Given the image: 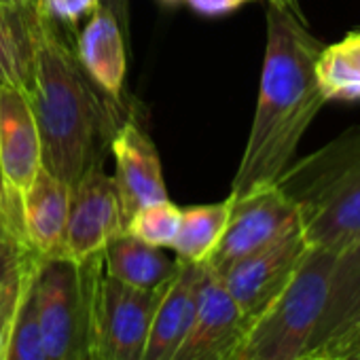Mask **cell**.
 Listing matches in <instances>:
<instances>
[{"instance_id": "cell-1", "label": "cell", "mask_w": 360, "mask_h": 360, "mask_svg": "<svg viewBox=\"0 0 360 360\" xmlns=\"http://www.w3.org/2000/svg\"><path fill=\"white\" fill-rule=\"evenodd\" d=\"M324 45L305 20L286 7L267 5V45L259 100L248 142L231 183V198L276 185L292 163L299 142L324 106L318 58Z\"/></svg>"}, {"instance_id": "cell-2", "label": "cell", "mask_w": 360, "mask_h": 360, "mask_svg": "<svg viewBox=\"0 0 360 360\" xmlns=\"http://www.w3.org/2000/svg\"><path fill=\"white\" fill-rule=\"evenodd\" d=\"M30 106L37 119L43 167L70 187L94 165H104L112 136L127 119L123 102L102 91L70 49L66 32L32 5Z\"/></svg>"}, {"instance_id": "cell-3", "label": "cell", "mask_w": 360, "mask_h": 360, "mask_svg": "<svg viewBox=\"0 0 360 360\" xmlns=\"http://www.w3.org/2000/svg\"><path fill=\"white\" fill-rule=\"evenodd\" d=\"M297 206L311 248L343 255L360 242V127L301 159L276 183Z\"/></svg>"}, {"instance_id": "cell-4", "label": "cell", "mask_w": 360, "mask_h": 360, "mask_svg": "<svg viewBox=\"0 0 360 360\" xmlns=\"http://www.w3.org/2000/svg\"><path fill=\"white\" fill-rule=\"evenodd\" d=\"M337 259L309 246L286 288L246 324L231 360H301L322 318Z\"/></svg>"}, {"instance_id": "cell-5", "label": "cell", "mask_w": 360, "mask_h": 360, "mask_svg": "<svg viewBox=\"0 0 360 360\" xmlns=\"http://www.w3.org/2000/svg\"><path fill=\"white\" fill-rule=\"evenodd\" d=\"M102 255L87 261L39 257L34 269L37 324L47 360H89V337Z\"/></svg>"}, {"instance_id": "cell-6", "label": "cell", "mask_w": 360, "mask_h": 360, "mask_svg": "<svg viewBox=\"0 0 360 360\" xmlns=\"http://www.w3.org/2000/svg\"><path fill=\"white\" fill-rule=\"evenodd\" d=\"M163 288H131L102 271L94 299L89 360H144L148 324Z\"/></svg>"}, {"instance_id": "cell-7", "label": "cell", "mask_w": 360, "mask_h": 360, "mask_svg": "<svg viewBox=\"0 0 360 360\" xmlns=\"http://www.w3.org/2000/svg\"><path fill=\"white\" fill-rule=\"evenodd\" d=\"M231 210L223 236L206 265L219 276L233 263L269 246L299 225L297 206L278 187H265L244 198H231Z\"/></svg>"}, {"instance_id": "cell-8", "label": "cell", "mask_w": 360, "mask_h": 360, "mask_svg": "<svg viewBox=\"0 0 360 360\" xmlns=\"http://www.w3.org/2000/svg\"><path fill=\"white\" fill-rule=\"evenodd\" d=\"M307 250L309 244L299 223L269 246L233 263L221 274L223 284L240 307L246 324L286 288Z\"/></svg>"}, {"instance_id": "cell-9", "label": "cell", "mask_w": 360, "mask_h": 360, "mask_svg": "<svg viewBox=\"0 0 360 360\" xmlns=\"http://www.w3.org/2000/svg\"><path fill=\"white\" fill-rule=\"evenodd\" d=\"M121 231L125 219L112 176L104 174V165H94L70 187L64 255L75 261L98 257Z\"/></svg>"}, {"instance_id": "cell-10", "label": "cell", "mask_w": 360, "mask_h": 360, "mask_svg": "<svg viewBox=\"0 0 360 360\" xmlns=\"http://www.w3.org/2000/svg\"><path fill=\"white\" fill-rule=\"evenodd\" d=\"M244 328L246 320L223 278L204 263L195 318L172 360H231Z\"/></svg>"}, {"instance_id": "cell-11", "label": "cell", "mask_w": 360, "mask_h": 360, "mask_svg": "<svg viewBox=\"0 0 360 360\" xmlns=\"http://www.w3.org/2000/svg\"><path fill=\"white\" fill-rule=\"evenodd\" d=\"M110 153L115 155L112 183L127 225L144 206L167 200L161 161L153 140L131 117H127L112 136Z\"/></svg>"}, {"instance_id": "cell-12", "label": "cell", "mask_w": 360, "mask_h": 360, "mask_svg": "<svg viewBox=\"0 0 360 360\" xmlns=\"http://www.w3.org/2000/svg\"><path fill=\"white\" fill-rule=\"evenodd\" d=\"M43 167V148L37 119L22 89L0 85V172L24 193Z\"/></svg>"}, {"instance_id": "cell-13", "label": "cell", "mask_w": 360, "mask_h": 360, "mask_svg": "<svg viewBox=\"0 0 360 360\" xmlns=\"http://www.w3.org/2000/svg\"><path fill=\"white\" fill-rule=\"evenodd\" d=\"M204 263L178 261L153 311L144 360H172L183 345L198 307V284Z\"/></svg>"}, {"instance_id": "cell-14", "label": "cell", "mask_w": 360, "mask_h": 360, "mask_svg": "<svg viewBox=\"0 0 360 360\" xmlns=\"http://www.w3.org/2000/svg\"><path fill=\"white\" fill-rule=\"evenodd\" d=\"M24 227L30 248L39 257H66L64 236L70 204V185L41 167L22 193Z\"/></svg>"}, {"instance_id": "cell-15", "label": "cell", "mask_w": 360, "mask_h": 360, "mask_svg": "<svg viewBox=\"0 0 360 360\" xmlns=\"http://www.w3.org/2000/svg\"><path fill=\"white\" fill-rule=\"evenodd\" d=\"M77 58L102 91L121 100L127 72V43L117 18L106 7L100 5L81 28Z\"/></svg>"}, {"instance_id": "cell-16", "label": "cell", "mask_w": 360, "mask_h": 360, "mask_svg": "<svg viewBox=\"0 0 360 360\" xmlns=\"http://www.w3.org/2000/svg\"><path fill=\"white\" fill-rule=\"evenodd\" d=\"M176 267L178 259H169L163 248L150 246L127 231L115 236L102 250V271L140 290L165 286Z\"/></svg>"}, {"instance_id": "cell-17", "label": "cell", "mask_w": 360, "mask_h": 360, "mask_svg": "<svg viewBox=\"0 0 360 360\" xmlns=\"http://www.w3.org/2000/svg\"><path fill=\"white\" fill-rule=\"evenodd\" d=\"M39 255L32 252L24 265L20 286L5 311L0 328V360H47L34 303V269Z\"/></svg>"}, {"instance_id": "cell-18", "label": "cell", "mask_w": 360, "mask_h": 360, "mask_svg": "<svg viewBox=\"0 0 360 360\" xmlns=\"http://www.w3.org/2000/svg\"><path fill=\"white\" fill-rule=\"evenodd\" d=\"M32 5H0V85L22 89L28 98L34 87L32 72Z\"/></svg>"}, {"instance_id": "cell-19", "label": "cell", "mask_w": 360, "mask_h": 360, "mask_svg": "<svg viewBox=\"0 0 360 360\" xmlns=\"http://www.w3.org/2000/svg\"><path fill=\"white\" fill-rule=\"evenodd\" d=\"M231 200L208 206H195L180 212L178 233L172 242V250L178 261L206 263L217 248L223 229L227 225Z\"/></svg>"}, {"instance_id": "cell-20", "label": "cell", "mask_w": 360, "mask_h": 360, "mask_svg": "<svg viewBox=\"0 0 360 360\" xmlns=\"http://www.w3.org/2000/svg\"><path fill=\"white\" fill-rule=\"evenodd\" d=\"M360 297V242L354 244L349 250L339 255L333 276H330V286H328V297L326 305L322 311V318L316 326L311 345L307 354H314L316 349L322 347V343L335 333V328L343 322L356 299Z\"/></svg>"}, {"instance_id": "cell-21", "label": "cell", "mask_w": 360, "mask_h": 360, "mask_svg": "<svg viewBox=\"0 0 360 360\" xmlns=\"http://www.w3.org/2000/svg\"><path fill=\"white\" fill-rule=\"evenodd\" d=\"M318 79L326 100H360V30L322 49Z\"/></svg>"}, {"instance_id": "cell-22", "label": "cell", "mask_w": 360, "mask_h": 360, "mask_svg": "<svg viewBox=\"0 0 360 360\" xmlns=\"http://www.w3.org/2000/svg\"><path fill=\"white\" fill-rule=\"evenodd\" d=\"M180 212L183 210L174 206L169 200L144 206L127 221L125 231L150 246L172 248V242L180 225Z\"/></svg>"}, {"instance_id": "cell-23", "label": "cell", "mask_w": 360, "mask_h": 360, "mask_svg": "<svg viewBox=\"0 0 360 360\" xmlns=\"http://www.w3.org/2000/svg\"><path fill=\"white\" fill-rule=\"evenodd\" d=\"M0 238L30 248L24 227V200L0 172ZM32 250V248H30Z\"/></svg>"}, {"instance_id": "cell-24", "label": "cell", "mask_w": 360, "mask_h": 360, "mask_svg": "<svg viewBox=\"0 0 360 360\" xmlns=\"http://www.w3.org/2000/svg\"><path fill=\"white\" fill-rule=\"evenodd\" d=\"M34 7L41 15L58 24L64 32L77 30L83 20H89L98 7L100 0H37Z\"/></svg>"}, {"instance_id": "cell-25", "label": "cell", "mask_w": 360, "mask_h": 360, "mask_svg": "<svg viewBox=\"0 0 360 360\" xmlns=\"http://www.w3.org/2000/svg\"><path fill=\"white\" fill-rule=\"evenodd\" d=\"M30 252L34 250L0 238V295H3L7 284L22 271Z\"/></svg>"}, {"instance_id": "cell-26", "label": "cell", "mask_w": 360, "mask_h": 360, "mask_svg": "<svg viewBox=\"0 0 360 360\" xmlns=\"http://www.w3.org/2000/svg\"><path fill=\"white\" fill-rule=\"evenodd\" d=\"M358 349H360V322L349 326L347 330L339 333L330 341H326L314 354H322V356H326L330 360H341V358H345V356H349V354H354Z\"/></svg>"}, {"instance_id": "cell-27", "label": "cell", "mask_w": 360, "mask_h": 360, "mask_svg": "<svg viewBox=\"0 0 360 360\" xmlns=\"http://www.w3.org/2000/svg\"><path fill=\"white\" fill-rule=\"evenodd\" d=\"M185 3L206 18H221L242 7L244 0H185Z\"/></svg>"}, {"instance_id": "cell-28", "label": "cell", "mask_w": 360, "mask_h": 360, "mask_svg": "<svg viewBox=\"0 0 360 360\" xmlns=\"http://www.w3.org/2000/svg\"><path fill=\"white\" fill-rule=\"evenodd\" d=\"M100 5L106 7L119 22L125 43L129 47V0H100Z\"/></svg>"}, {"instance_id": "cell-29", "label": "cell", "mask_w": 360, "mask_h": 360, "mask_svg": "<svg viewBox=\"0 0 360 360\" xmlns=\"http://www.w3.org/2000/svg\"><path fill=\"white\" fill-rule=\"evenodd\" d=\"M269 3L280 5V7H286L288 11H292L297 18H301V20H303V11H301V7H299V0H269Z\"/></svg>"}, {"instance_id": "cell-30", "label": "cell", "mask_w": 360, "mask_h": 360, "mask_svg": "<svg viewBox=\"0 0 360 360\" xmlns=\"http://www.w3.org/2000/svg\"><path fill=\"white\" fill-rule=\"evenodd\" d=\"M28 0H0V5L5 7H20V5H26Z\"/></svg>"}, {"instance_id": "cell-31", "label": "cell", "mask_w": 360, "mask_h": 360, "mask_svg": "<svg viewBox=\"0 0 360 360\" xmlns=\"http://www.w3.org/2000/svg\"><path fill=\"white\" fill-rule=\"evenodd\" d=\"M301 360H330V358H326V356H322V354H305Z\"/></svg>"}, {"instance_id": "cell-32", "label": "cell", "mask_w": 360, "mask_h": 360, "mask_svg": "<svg viewBox=\"0 0 360 360\" xmlns=\"http://www.w3.org/2000/svg\"><path fill=\"white\" fill-rule=\"evenodd\" d=\"M341 360H360V349L354 352V354H349V356H345V358H341Z\"/></svg>"}, {"instance_id": "cell-33", "label": "cell", "mask_w": 360, "mask_h": 360, "mask_svg": "<svg viewBox=\"0 0 360 360\" xmlns=\"http://www.w3.org/2000/svg\"><path fill=\"white\" fill-rule=\"evenodd\" d=\"M28 3H37V0H28Z\"/></svg>"}, {"instance_id": "cell-34", "label": "cell", "mask_w": 360, "mask_h": 360, "mask_svg": "<svg viewBox=\"0 0 360 360\" xmlns=\"http://www.w3.org/2000/svg\"><path fill=\"white\" fill-rule=\"evenodd\" d=\"M244 3H248V0H244Z\"/></svg>"}]
</instances>
